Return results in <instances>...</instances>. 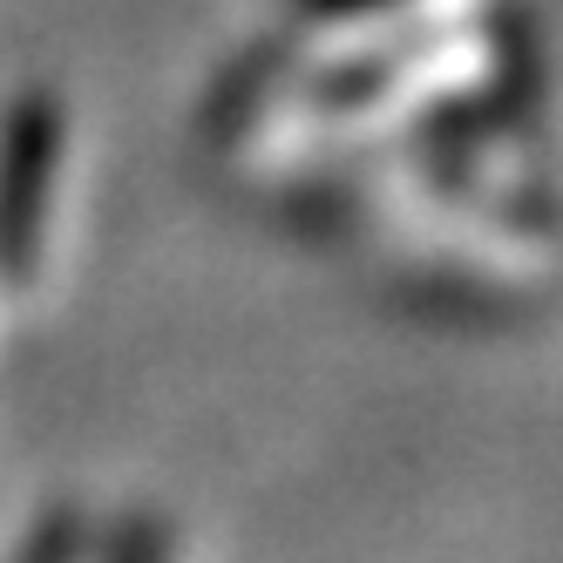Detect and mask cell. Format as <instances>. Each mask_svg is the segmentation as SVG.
Wrapping results in <instances>:
<instances>
[{
    "mask_svg": "<svg viewBox=\"0 0 563 563\" xmlns=\"http://www.w3.org/2000/svg\"><path fill=\"white\" fill-rule=\"evenodd\" d=\"M75 543H82V537H75V522H68V516H55L48 530L27 543V556H21V563H75Z\"/></svg>",
    "mask_w": 563,
    "mask_h": 563,
    "instance_id": "cell-1",
    "label": "cell"
},
{
    "mask_svg": "<svg viewBox=\"0 0 563 563\" xmlns=\"http://www.w3.org/2000/svg\"><path fill=\"white\" fill-rule=\"evenodd\" d=\"M109 563H170V543L156 537V530H130L123 543H115V556Z\"/></svg>",
    "mask_w": 563,
    "mask_h": 563,
    "instance_id": "cell-2",
    "label": "cell"
}]
</instances>
